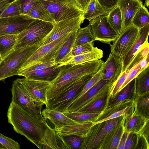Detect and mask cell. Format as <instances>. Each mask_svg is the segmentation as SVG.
<instances>
[{
    "mask_svg": "<svg viewBox=\"0 0 149 149\" xmlns=\"http://www.w3.org/2000/svg\"><path fill=\"white\" fill-rule=\"evenodd\" d=\"M8 122L17 133L24 136L38 148V144L43 137L46 127V120L35 118L19 106L10 103L7 112Z\"/></svg>",
    "mask_w": 149,
    "mask_h": 149,
    "instance_id": "obj_1",
    "label": "cell"
},
{
    "mask_svg": "<svg viewBox=\"0 0 149 149\" xmlns=\"http://www.w3.org/2000/svg\"><path fill=\"white\" fill-rule=\"evenodd\" d=\"M104 63L100 59L81 64L62 66L56 78L50 83L46 94L47 101L61 93L82 77L96 73Z\"/></svg>",
    "mask_w": 149,
    "mask_h": 149,
    "instance_id": "obj_2",
    "label": "cell"
},
{
    "mask_svg": "<svg viewBox=\"0 0 149 149\" xmlns=\"http://www.w3.org/2000/svg\"><path fill=\"white\" fill-rule=\"evenodd\" d=\"M36 45L13 50L0 62V81L18 75L25 62L40 47Z\"/></svg>",
    "mask_w": 149,
    "mask_h": 149,
    "instance_id": "obj_3",
    "label": "cell"
},
{
    "mask_svg": "<svg viewBox=\"0 0 149 149\" xmlns=\"http://www.w3.org/2000/svg\"><path fill=\"white\" fill-rule=\"evenodd\" d=\"M54 23L36 19L17 35L14 50L40 44L52 30Z\"/></svg>",
    "mask_w": 149,
    "mask_h": 149,
    "instance_id": "obj_4",
    "label": "cell"
},
{
    "mask_svg": "<svg viewBox=\"0 0 149 149\" xmlns=\"http://www.w3.org/2000/svg\"><path fill=\"white\" fill-rule=\"evenodd\" d=\"M93 74H88L82 77L61 93L47 100L46 108L62 113L66 112L69 106L76 99Z\"/></svg>",
    "mask_w": 149,
    "mask_h": 149,
    "instance_id": "obj_5",
    "label": "cell"
},
{
    "mask_svg": "<svg viewBox=\"0 0 149 149\" xmlns=\"http://www.w3.org/2000/svg\"><path fill=\"white\" fill-rule=\"evenodd\" d=\"M120 117L95 124L83 138L80 149H99L106 135L123 120Z\"/></svg>",
    "mask_w": 149,
    "mask_h": 149,
    "instance_id": "obj_6",
    "label": "cell"
},
{
    "mask_svg": "<svg viewBox=\"0 0 149 149\" xmlns=\"http://www.w3.org/2000/svg\"><path fill=\"white\" fill-rule=\"evenodd\" d=\"M46 9L54 23L77 17L83 12L77 6L74 0H38Z\"/></svg>",
    "mask_w": 149,
    "mask_h": 149,
    "instance_id": "obj_7",
    "label": "cell"
},
{
    "mask_svg": "<svg viewBox=\"0 0 149 149\" xmlns=\"http://www.w3.org/2000/svg\"><path fill=\"white\" fill-rule=\"evenodd\" d=\"M11 92L13 103L35 118L43 121L46 120L41 112L43 104L36 103L31 100L19 79L13 81Z\"/></svg>",
    "mask_w": 149,
    "mask_h": 149,
    "instance_id": "obj_8",
    "label": "cell"
},
{
    "mask_svg": "<svg viewBox=\"0 0 149 149\" xmlns=\"http://www.w3.org/2000/svg\"><path fill=\"white\" fill-rule=\"evenodd\" d=\"M68 34L47 44L40 46L25 61L20 70L36 65L54 61L57 51Z\"/></svg>",
    "mask_w": 149,
    "mask_h": 149,
    "instance_id": "obj_9",
    "label": "cell"
},
{
    "mask_svg": "<svg viewBox=\"0 0 149 149\" xmlns=\"http://www.w3.org/2000/svg\"><path fill=\"white\" fill-rule=\"evenodd\" d=\"M139 29L132 24L127 27L110 44L111 52L121 58L127 54L135 42Z\"/></svg>",
    "mask_w": 149,
    "mask_h": 149,
    "instance_id": "obj_10",
    "label": "cell"
},
{
    "mask_svg": "<svg viewBox=\"0 0 149 149\" xmlns=\"http://www.w3.org/2000/svg\"><path fill=\"white\" fill-rule=\"evenodd\" d=\"M89 23L95 41H99L110 45L119 35L109 23L107 15L95 18L89 21Z\"/></svg>",
    "mask_w": 149,
    "mask_h": 149,
    "instance_id": "obj_11",
    "label": "cell"
},
{
    "mask_svg": "<svg viewBox=\"0 0 149 149\" xmlns=\"http://www.w3.org/2000/svg\"><path fill=\"white\" fill-rule=\"evenodd\" d=\"M84 20L83 15L54 23L52 30L41 42L40 46L47 44L65 34L77 30L80 27Z\"/></svg>",
    "mask_w": 149,
    "mask_h": 149,
    "instance_id": "obj_12",
    "label": "cell"
},
{
    "mask_svg": "<svg viewBox=\"0 0 149 149\" xmlns=\"http://www.w3.org/2000/svg\"><path fill=\"white\" fill-rule=\"evenodd\" d=\"M36 19L24 15L0 18V36L18 35Z\"/></svg>",
    "mask_w": 149,
    "mask_h": 149,
    "instance_id": "obj_13",
    "label": "cell"
},
{
    "mask_svg": "<svg viewBox=\"0 0 149 149\" xmlns=\"http://www.w3.org/2000/svg\"><path fill=\"white\" fill-rule=\"evenodd\" d=\"M117 81L100 79L84 94L74 100L66 112L76 111L97 94L110 89H113Z\"/></svg>",
    "mask_w": 149,
    "mask_h": 149,
    "instance_id": "obj_14",
    "label": "cell"
},
{
    "mask_svg": "<svg viewBox=\"0 0 149 149\" xmlns=\"http://www.w3.org/2000/svg\"><path fill=\"white\" fill-rule=\"evenodd\" d=\"M19 80L33 102L46 104V94L50 86V82L25 78L19 79Z\"/></svg>",
    "mask_w": 149,
    "mask_h": 149,
    "instance_id": "obj_15",
    "label": "cell"
},
{
    "mask_svg": "<svg viewBox=\"0 0 149 149\" xmlns=\"http://www.w3.org/2000/svg\"><path fill=\"white\" fill-rule=\"evenodd\" d=\"M39 149H69L62 136L47 124L44 134L39 142Z\"/></svg>",
    "mask_w": 149,
    "mask_h": 149,
    "instance_id": "obj_16",
    "label": "cell"
},
{
    "mask_svg": "<svg viewBox=\"0 0 149 149\" xmlns=\"http://www.w3.org/2000/svg\"><path fill=\"white\" fill-rule=\"evenodd\" d=\"M142 4L143 2L141 0H119L117 6L120 8L122 18L121 33L132 24L134 15Z\"/></svg>",
    "mask_w": 149,
    "mask_h": 149,
    "instance_id": "obj_17",
    "label": "cell"
},
{
    "mask_svg": "<svg viewBox=\"0 0 149 149\" xmlns=\"http://www.w3.org/2000/svg\"><path fill=\"white\" fill-rule=\"evenodd\" d=\"M122 59L110 53L104 62L102 71V79L105 80L117 81L122 74Z\"/></svg>",
    "mask_w": 149,
    "mask_h": 149,
    "instance_id": "obj_18",
    "label": "cell"
},
{
    "mask_svg": "<svg viewBox=\"0 0 149 149\" xmlns=\"http://www.w3.org/2000/svg\"><path fill=\"white\" fill-rule=\"evenodd\" d=\"M113 88L97 95L76 111L87 113H101L107 107Z\"/></svg>",
    "mask_w": 149,
    "mask_h": 149,
    "instance_id": "obj_19",
    "label": "cell"
},
{
    "mask_svg": "<svg viewBox=\"0 0 149 149\" xmlns=\"http://www.w3.org/2000/svg\"><path fill=\"white\" fill-rule=\"evenodd\" d=\"M149 33V24L139 29L138 37L130 51L122 59V74L127 68L136 53L141 48L148 42Z\"/></svg>",
    "mask_w": 149,
    "mask_h": 149,
    "instance_id": "obj_20",
    "label": "cell"
},
{
    "mask_svg": "<svg viewBox=\"0 0 149 149\" xmlns=\"http://www.w3.org/2000/svg\"><path fill=\"white\" fill-rule=\"evenodd\" d=\"M62 66L59 67L58 64L45 69L30 72H19L18 75L33 80L47 81L50 83L57 77L60 71Z\"/></svg>",
    "mask_w": 149,
    "mask_h": 149,
    "instance_id": "obj_21",
    "label": "cell"
},
{
    "mask_svg": "<svg viewBox=\"0 0 149 149\" xmlns=\"http://www.w3.org/2000/svg\"><path fill=\"white\" fill-rule=\"evenodd\" d=\"M103 51L97 47L92 51L81 55L70 58L58 64L59 67L64 65H75L101 59L103 57Z\"/></svg>",
    "mask_w": 149,
    "mask_h": 149,
    "instance_id": "obj_22",
    "label": "cell"
},
{
    "mask_svg": "<svg viewBox=\"0 0 149 149\" xmlns=\"http://www.w3.org/2000/svg\"><path fill=\"white\" fill-rule=\"evenodd\" d=\"M93 125V122L83 124L77 123L55 127L54 129L63 136L76 135L84 138Z\"/></svg>",
    "mask_w": 149,
    "mask_h": 149,
    "instance_id": "obj_23",
    "label": "cell"
},
{
    "mask_svg": "<svg viewBox=\"0 0 149 149\" xmlns=\"http://www.w3.org/2000/svg\"><path fill=\"white\" fill-rule=\"evenodd\" d=\"M135 78L113 96H110L107 107H111L125 100H134L135 93Z\"/></svg>",
    "mask_w": 149,
    "mask_h": 149,
    "instance_id": "obj_24",
    "label": "cell"
},
{
    "mask_svg": "<svg viewBox=\"0 0 149 149\" xmlns=\"http://www.w3.org/2000/svg\"><path fill=\"white\" fill-rule=\"evenodd\" d=\"M123 119L106 135L99 149H117L120 140L124 131Z\"/></svg>",
    "mask_w": 149,
    "mask_h": 149,
    "instance_id": "obj_25",
    "label": "cell"
},
{
    "mask_svg": "<svg viewBox=\"0 0 149 149\" xmlns=\"http://www.w3.org/2000/svg\"><path fill=\"white\" fill-rule=\"evenodd\" d=\"M43 118L49 120L55 127L78 123L65 115L63 113L56 110L46 108L42 112Z\"/></svg>",
    "mask_w": 149,
    "mask_h": 149,
    "instance_id": "obj_26",
    "label": "cell"
},
{
    "mask_svg": "<svg viewBox=\"0 0 149 149\" xmlns=\"http://www.w3.org/2000/svg\"><path fill=\"white\" fill-rule=\"evenodd\" d=\"M149 119L146 118L134 112L125 116L123 120L124 130L128 132L138 133Z\"/></svg>",
    "mask_w": 149,
    "mask_h": 149,
    "instance_id": "obj_27",
    "label": "cell"
},
{
    "mask_svg": "<svg viewBox=\"0 0 149 149\" xmlns=\"http://www.w3.org/2000/svg\"><path fill=\"white\" fill-rule=\"evenodd\" d=\"M77 30L69 33L62 44L54 58L55 64L65 61L73 47Z\"/></svg>",
    "mask_w": 149,
    "mask_h": 149,
    "instance_id": "obj_28",
    "label": "cell"
},
{
    "mask_svg": "<svg viewBox=\"0 0 149 149\" xmlns=\"http://www.w3.org/2000/svg\"><path fill=\"white\" fill-rule=\"evenodd\" d=\"M135 93L139 95L149 93V66L135 78Z\"/></svg>",
    "mask_w": 149,
    "mask_h": 149,
    "instance_id": "obj_29",
    "label": "cell"
},
{
    "mask_svg": "<svg viewBox=\"0 0 149 149\" xmlns=\"http://www.w3.org/2000/svg\"><path fill=\"white\" fill-rule=\"evenodd\" d=\"M134 112L144 118L149 119V93L137 95L134 100Z\"/></svg>",
    "mask_w": 149,
    "mask_h": 149,
    "instance_id": "obj_30",
    "label": "cell"
},
{
    "mask_svg": "<svg viewBox=\"0 0 149 149\" xmlns=\"http://www.w3.org/2000/svg\"><path fill=\"white\" fill-rule=\"evenodd\" d=\"M26 15L36 19L54 23L47 11L38 0L36 1Z\"/></svg>",
    "mask_w": 149,
    "mask_h": 149,
    "instance_id": "obj_31",
    "label": "cell"
},
{
    "mask_svg": "<svg viewBox=\"0 0 149 149\" xmlns=\"http://www.w3.org/2000/svg\"><path fill=\"white\" fill-rule=\"evenodd\" d=\"M109 12L103 8L97 0H92L83 12V17L84 19L89 21L97 17L108 15Z\"/></svg>",
    "mask_w": 149,
    "mask_h": 149,
    "instance_id": "obj_32",
    "label": "cell"
},
{
    "mask_svg": "<svg viewBox=\"0 0 149 149\" xmlns=\"http://www.w3.org/2000/svg\"><path fill=\"white\" fill-rule=\"evenodd\" d=\"M17 37L16 34L0 36V56L1 59L13 50Z\"/></svg>",
    "mask_w": 149,
    "mask_h": 149,
    "instance_id": "obj_33",
    "label": "cell"
},
{
    "mask_svg": "<svg viewBox=\"0 0 149 149\" xmlns=\"http://www.w3.org/2000/svg\"><path fill=\"white\" fill-rule=\"evenodd\" d=\"M63 113L77 123L83 124L95 122L101 113H87L74 111L66 112Z\"/></svg>",
    "mask_w": 149,
    "mask_h": 149,
    "instance_id": "obj_34",
    "label": "cell"
},
{
    "mask_svg": "<svg viewBox=\"0 0 149 149\" xmlns=\"http://www.w3.org/2000/svg\"><path fill=\"white\" fill-rule=\"evenodd\" d=\"M95 41L93 33L89 24L77 30L73 47Z\"/></svg>",
    "mask_w": 149,
    "mask_h": 149,
    "instance_id": "obj_35",
    "label": "cell"
},
{
    "mask_svg": "<svg viewBox=\"0 0 149 149\" xmlns=\"http://www.w3.org/2000/svg\"><path fill=\"white\" fill-rule=\"evenodd\" d=\"M108 21L112 28L119 35L121 33L122 21L119 7L117 5L109 12Z\"/></svg>",
    "mask_w": 149,
    "mask_h": 149,
    "instance_id": "obj_36",
    "label": "cell"
},
{
    "mask_svg": "<svg viewBox=\"0 0 149 149\" xmlns=\"http://www.w3.org/2000/svg\"><path fill=\"white\" fill-rule=\"evenodd\" d=\"M132 24L139 29L149 24V13L142 4L134 15Z\"/></svg>",
    "mask_w": 149,
    "mask_h": 149,
    "instance_id": "obj_37",
    "label": "cell"
},
{
    "mask_svg": "<svg viewBox=\"0 0 149 149\" xmlns=\"http://www.w3.org/2000/svg\"><path fill=\"white\" fill-rule=\"evenodd\" d=\"M134 100L127 99L110 107L106 108L98 116L95 122L108 117L111 114L118 112L133 104Z\"/></svg>",
    "mask_w": 149,
    "mask_h": 149,
    "instance_id": "obj_38",
    "label": "cell"
},
{
    "mask_svg": "<svg viewBox=\"0 0 149 149\" xmlns=\"http://www.w3.org/2000/svg\"><path fill=\"white\" fill-rule=\"evenodd\" d=\"M149 44L148 42L145 44L136 53L132 60L125 71L132 69L137 65L141 61L149 55Z\"/></svg>",
    "mask_w": 149,
    "mask_h": 149,
    "instance_id": "obj_39",
    "label": "cell"
},
{
    "mask_svg": "<svg viewBox=\"0 0 149 149\" xmlns=\"http://www.w3.org/2000/svg\"><path fill=\"white\" fill-rule=\"evenodd\" d=\"M94 47L93 42L87 43L73 47L65 60L73 56L88 52L93 50Z\"/></svg>",
    "mask_w": 149,
    "mask_h": 149,
    "instance_id": "obj_40",
    "label": "cell"
},
{
    "mask_svg": "<svg viewBox=\"0 0 149 149\" xmlns=\"http://www.w3.org/2000/svg\"><path fill=\"white\" fill-rule=\"evenodd\" d=\"M21 15L20 6L16 0H14L4 10L0 18L15 17Z\"/></svg>",
    "mask_w": 149,
    "mask_h": 149,
    "instance_id": "obj_41",
    "label": "cell"
},
{
    "mask_svg": "<svg viewBox=\"0 0 149 149\" xmlns=\"http://www.w3.org/2000/svg\"><path fill=\"white\" fill-rule=\"evenodd\" d=\"M104 63L101 66L98 71L96 73L94 74L92 78L87 83L76 99L82 95L93 86L98 81L102 79V71L104 66Z\"/></svg>",
    "mask_w": 149,
    "mask_h": 149,
    "instance_id": "obj_42",
    "label": "cell"
},
{
    "mask_svg": "<svg viewBox=\"0 0 149 149\" xmlns=\"http://www.w3.org/2000/svg\"><path fill=\"white\" fill-rule=\"evenodd\" d=\"M63 137L69 149H80L82 143L83 137L76 135Z\"/></svg>",
    "mask_w": 149,
    "mask_h": 149,
    "instance_id": "obj_43",
    "label": "cell"
},
{
    "mask_svg": "<svg viewBox=\"0 0 149 149\" xmlns=\"http://www.w3.org/2000/svg\"><path fill=\"white\" fill-rule=\"evenodd\" d=\"M0 143L7 149H19V144L12 139L0 133Z\"/></svg>",
    "mask_w": 149,
    "mask_h": 149,
    "instance_id": "obj_44",
    "label": "cell"
},
{
    "mask_svg": "<svg viewBox=\"0 0 149 149\" xmlns=\"http://www.w3.org/2000/svg\"><path fill=\"white\" fill-rule=\"evenodd\" d=\"M55 65L54 61L36 65L21 70L19 72L26 73L41 70L52 67Z\"/></svg>",
    "mask_w": 149,
    "mask_h": 149,
    "instance_id": "obj_45",
    "label": "cell"
},
{
    "mask_svg": "<svg viewBox=\"0 0 149 149\" xmlns=\"http://www.w3.org/2000/svg\"><path fill=\"white\" fill-rule=\"evenodd\" d=\"M138 138V133L133 132H129L124 149H136Z\"/></svg>",
    "mask_w": 149,
    "mask_h": 149,
    "instance_id": "obj_46",
    "label": "cell"
},
{
    "mask_svg": "<svg viewBox=\"0 0 149 149\" xmlns=\"http://www.w3.org/2000/svg\"><path fill=\"white\" fill-rule=\"evenodd\" d=\"M36 0H16L20 6L21 15H27Z\"/></svg>",
    "mask_w": 149,
    "mask_h": 149,
    "instance_id": "obj_47",
    "label": "cell"
},
{
    "mask_svg": "<svg viewBox=\"0 0 149 149\" xmlns=\"http://www.w3.org/2000/svg\"><path fill=\"white\" fill-rule=\"evenodd\" d=\"M143 70L141 67L139 63L134 67L129 74L125 81L121 87L122 89L133 79L135 78Z\"/></svg>",
    "mask_w": 149,
    "mask_h": 149,
    "instance_id": "obj_48",
    "label": "cell"
},
{
    "mask_svg": "<svg viewBox=\"0 0 149 149\" xmlns=\"http://www.w3.org/2000/svg\"><path fill=\"white\" fill-rule=\"evenodd\" d=\"M132 69L125 71L119 78L114 86L110 96H113L120 90Z\"/></svg>",
    "mask_w": 149,
    "mask_h": 149,
    "instance_id": "obj_49",
    "label": "cell"
},
{
    "mask_svg": "<svg viewBox=\"0 0 149 149\" xmlns=\"http://www.w3.org/2000/svg\"><path fill=\"white\" fill-rule=\"evenodd\" d=\"M119 0H97L103 8L109 12L117 5Z\"/></svg>",
    "mask_w": 149,
    "mask_h": 149,
    "instance_id": "obj_50",
    "label": "cell"
},
{
    "mask_svg": "<svg viewBox=\"0 0 149 149\" xmlns=\"http://www.w3.org/2000/svg\"><path fill=\"white\" fill-rule=\"evenodd\" d=\"M138 140L136 149H149V141L142 135L138 133Z\"/></svg>",
    "mask_w": 149,
    "mask_h": 149,
    "instance_id": "obj_51",
    "label": "cell"
},
{
    "mask_svg": "<svg viewBox=\"0 0 149 149\" xmlns=\"http://www.w3.org/2000/svg\"><path fill=\"white\" fill-rule=\"evenodd\" d=\"M79 9L84 12L92 0H74Z\"/></svg>",
    "mask_w": 149,
    "mask_h": 149,
    "instance_id": "obj_52",
    "label": "cell"
},
{
    "mask_svg": "<svg viewBox=\"0 0 149 149\" xmlns=\"http://www.w3.org/2000/svg\"><path fill=\"white\" fill-rule=\"evenodd\" d=\"M144 136L149 141V121H148L143 127L141 131L138 133Z\"/></svg>",
    "mask_w": 149,
    "mask_h": 149,
    "instance_id": "obj_53",
    "label": "cell"
},
{
    "mask_svg": "<svg viewBox=\"0 0 149 149\" xmlns=\"http://www.w3.org/2000/svg\"><path fill=\"white\" fill-rule=\"evenodd\" d=\"M129 133L124 130L120 140L117 149H124Z\"/></svg>",
    "mask_w": 149,
    "mask_h": 149,
    "instance_id": "obj_54",
    "label": "cell"
},
{
    "mask_svg": "<svg viewBox=\"0 0 149 149\" xmlns=\"http://www.w3.org/2000/svg\"><path fill=\"white\" fill-rule=\"evenodd\" d=\"M139 64L141 68L143 70L149 66V55L141 61Z\"/></svg>",
    "mask_w": 149,
    "mask_h": 149,
    "instance_id": "obj_55",
    "label": "cell"
},
{
    "mask_svg": "<svg viewBox=\"0 0 149 149\" xmlns=\"http://www.w3.org/2000/svg\"><path fill=\"white\" fill-rule=\"evenodd\" d=\"M11 1H12L10 0H6L0 3V18L3 11L9 5Z\"/></svg>",
    "mask_w": 149,
    "mask_h": 149,
    "instance_id": "obj_56",
    "label": "cell"
},
{
    "mask_svg": "<svg viewBox=\"0 0 149 149\" xmlns=\"http://www.w3.org/2000/svg\"><path fill=\"white\" fill-rule=\"evenodd\" d=\"M0 149H7V148L1 143H0Z\"/></svg>",
    "mask_w": 149,
    "mask_h": 149,
    "instance_id": "obj_57",
    "label": "cell"
},
{
    "mask_svg": "<svg viewBox=\"0 0 149 149\" xmlns=\"http://www.w3.org/2000/svg\"><path fill=\"white\" fill-rule=\"evenodd\" d=\"M6 0H10L11 1H13L14 0H0V3H1V2H2V1H6Z\"/></svg>",
    "mask_w": 149,
    "mask_h": 149,
    "instance_id": "obj_58",
    "label": "cell"
},
{
    "mask_svg": "<svg viewBox=\"0 0 149 149\" xmlns=\"http://www.w3.org/2000/svg\"><path fill=\"white\" fill-rule=\"evenodd\" d=\"M1 57L0 56V62L1 61Z\"/></svg>",
    "mask_w": 149,
    "mask_h": 149,
    "instance_id": "obj_59",
    "label": "cell"
}]
</instances>
